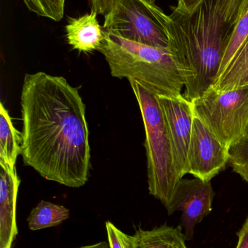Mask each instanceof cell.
<instances>
[{"label":"cell","mask_w":248,"mask_h":248,"mask_svg":"<svg viewBox=\"0 0 248 248\" xmlns=\"http://www.w3.org/2000/svg\"><path fill=\"white\" fill-rule=\"evenodd\" d=\"M25 166L64 186L88 181L90 147L86 106L78 89L62 77L26 74L20 95Z\"/></svg>","instance_id":"obj_1"},{"label":"cell","mask_w":248,"mask_h":248,"mask_svg":"<svg viewBox=\"0 0 248 248\" xmlns=\"http://www.w3.org/2000/svg\"><path fill=\"white\" fill-rule=\"evenodd\" d=\"M171 10L163 12L162 22L184 81L183 96L192 102L215 81L234 26L227 21L221 0H203L191 13Z\"/></svg>","instance_id":"obj_2"},{"label":"cell","mask_w":248,"mask_h":248,"mask_svg":"<svg viewBox=\"0 0 248 248\" xmlns=\"http://www.w3.org/2000/svg\"><path fill=\"white\" fill-rule=\"evenodd\" d=\"M104 31L99 51L112 77L134 80L157 97L182 95L184 81L169 48L136 43Z\"/></svg>","instance_id":"obj_3"},{"label":"cell","mask_w":248,"mask_h":248,"mask_svg":"<svg viewBox=\"0 0 248 248\" xmlns=\"http://www.w3.org/2000/svg\"><path fill=\"white\" fill-rule=\"evenodd\" d=\"M139 105L145 128L149 193L167 208L179 182L173 169L171 144L157 97L134 80L129 79Z\"/></svg>","instance_id":"obj_4"},{"label":"cell","mask_w":248,"mask_h":248,"mask_svg":"<svg viewBox=\"0 0 248 248\" xmlns=\"http://www.w3.org/2000/svg\"><path fill=\"white\" fill-rule=\"evenodd\" d=\"M191 103L195 116L227 147L248 136V86L222 93L211 86Z\"/></svg>","instance_id":"obj_5"},{"label":"cell","mask_w":248,"mask_h":248,"mask_svg":"<svg viewBox=\"0 0 248 248\" xmlns=\"http://www.w3.org/2000/svg\"><path fill=\"white\" fill-rule=\"evenodd\" d=\"M163 12L149 0H116L112 11L105 16L103 29L131 42L169 48L162 22Z\"/></svg>","instance_id":"obj_6"},{"label":"cell","mask_w":248,"mask_h":248,"mask_svg":"<svg viewBox=\"0 0 248 248\" xmlns=\"http://www.w3.org/2000/svg\"><path fill=\"white\" fill-rule=\"evenodd\" d=\"M167 126L172 153L173 174L178 182L186 174L188 150L195 119L192 104L183 94L157 97Z\"/></svg>","instance_id":"obj_7"},{"label":"cell","mask_w":248,"mask_h":248,"mask_svg":"<svg viewBox=\"0 0 248 248\" xmlns=\"http://www.w3.org/2000/svg\"><path fill=\"white\" fill-rule=\"evenodd\" d=\"M229 163V147L195 116L188 150L186 174L211 181Z\"/></svg>","instance_id":"obj_8"},{"label":"cell","mask_w":248,"mask_h":248,"mask_svg":"<svg viewBox=\"0 0 248 248\" xmlns=\"http://www.w3.org/2000/svg\"><path fill=\"white\" fill-rule=\"evenodd\" d=\"M215 192L211 181L199 178L179 181L173 199L166 208L168 215L182 211L181 227L186 240L193 238L195 227L212 211Z\"/></svg>","instance_id":"obj_9"},{"label":"cell","mask_w":248,"mask_h":248,"mask_svg":"<svg viewBox=\"0 0 248 248\" xmlns=\"http://www.w3.org/2000/svg\"><path fill=\"white\" fill-rule=\"evenodd\" d=\"M20 180L16 169L0 170V248H12L17 234L16 205Z\"/></svg>","instance_id":"obj_10"},{"label":"cell","mask_w":248,"mask_h":248,"mask_svg":"<svg viewBox=\"0 0 248 248\" xmlns=\"http://www.w3.org/2000/svg\"><path fill=\"white\" fill-rule=\"evenodd\" d=\"M98 13L92 10L77 18H70L65 27L67 42L79 52L90 53L99 50L105 38L99 24Z\"/></svg>","instance_id":"obj_11"},{"label":"cell","mask_w":248,"mask_h":248,"mask_svg":"<svg viewBox=\"0 0 248 248\" xmlns=\"http://www.w3.org/2000/svg\"><path fill=\"white\" fill-rule=\"evenodd\" d=\"M182 227H170L164 224L151 230L138 227L133 234L135 248H188Z\"/></svg>","instance_id":"obj_12"},{"label":"cell","mask_w":248,"mask_h":248,"mask_svg":"<svg viewBox=\"0 0 248 248\" xmlns=\"http://www.w3.org/2000/svg\"><path fill=\"white\" fill-rule=\"evenodd\" d=\"M21 133L13 125L7 109L0 104V166L16 169L17 156L21 153Z\"/></svg>","instance_id":"obj_13"},{"label":"cell","mask_w":248,"mask_h":248,"mask_svg":"<svg viewBox=\"0 0 248 248\" xmlns=\"http://www.w3.org/2000/svg\"><path fill=\"white\" fill-rule=\"evenodd\" d=\"M246 86H248V37L211 87L222 93Z\"/></svg>","instance_id":"obj_14"},{"label":"cell","mask_w":248,"mask_h":248,"mask_svg":"<svg viewBox=\"0 0 248 248\" xmlns=\"http://www.w3.org/2000/svg\"><path fill=\"white\" fill-rule=\"evenodd\" d=\"M69 210L62 205L42 201L28 217V225L32 231L56 227L69 218Z\"/></svg>","instance_id":"obj_15"},{"label":"cell","mask_w":248,"mask_h":248,"mask_svg":"<svg viewBox=\"0 0 248 248\" xmlns=\"http://www.w3.org/2000/svg\"><path fill=\"white\" fill-rule=\"evenodd\" d=\"M248 37V10L239 19L237 23L234 26L229 42L228 46L226 49L220 66L219 71L216 78H218L221 74L225 71L226 68L228 66L229 64L231 62V60L234 58L237 51L240 49V46L243 45Z\"/></svg>","instance_id":"obj_16"},{"label":"cell","mask_w":248,"mask_h":248,"mask_svg":"<svg viewBox=\"0 0 248 248\" xmlns=\"http://www.w3.org/2000/svg\"><path fill=\"white\" fill-rule=\"evenodd\" d=\"M28 10L40 17L60 21L64 16L66 0H23Z\"/></svg>","instance_id":"obj_17"},{"label":"cell","mask_w":248,"mask_h":248,"mask_svg":"<svg viewBox=\"0 0 248 248\" xmlns=\"http://www.w3.org/2000/svg\"><path fill=\"white\" fill-rule=\"evenodd\" d=\"M228 163L248 183V136L229 147Z\"/></svg>","instance_id":"obj_18"},{"label":"cell","mask_w":248,"mask_h":248,"mask_svg":"<svg viewBox=\"0 0 248 248\" xmlns=\"http://www.w3.org/2000/svg\"><path fill=\"white\" fill-rule=\"evenodd\" d=\"M108 242L111 248H135L134 235H128L116 228L111 221L106 222Z\"/></svg>","instance_id":"obj_19"},{"label":"cell","mask_w":248,"mask_h":248,"mask_svg":"<svg viewBox=\"0 0 248 248\" xmlns=\"http://www.w3.org/2000/svg\"><path fill=\"white\" fill-rule=\"evenodd\" d=\"M221 4L227 21L234 26L248 10V0H221Z\"/></svg>","instance_id":"obj_20"},{"label":"cell","mask_w":248,"mask_h":248,"mask_svg":"<svg viewBox=\"0 0 248 248\" xmlns=\"http://www.w3.org/2000/svg\"><path fill=\"white\" fill-rule=\"evenodd\" d=\"M93 11L105 16L115 7L116 0H90Z\"/></svg>","instance_id":"obj_21"},{"label":"cell","mask_w":248,"mask_h":248,"mask_svg":"<svg viewBox=\"0 0 248 248\" xmlns=\"http://www.w3.org/2000/svg\"><path fill=\"white\" fill-rule=\"evenodd\" d=\"M202 1L203 0H177L178 4L176 7L182 11L191 13L194 11Z\"/></svg>","instance_id":"obj_22"},{"label":"cell","mask_w":248,"mask_h":248,"mask_svg":"<svg viewBox=\"0 0 248 248\" xmlns=\"http://www.w3.org/2000/svg\"><path fill=\"white\" fill-rule=\"evenodd\" d=\"M237 236L238 243L236 248H248V217L241 230L237 233Z\"/></svg>","instance_id":"obj_23"},{"label":"cell","mask_w":248,"mask_h":248,"mask_svg":"<svg viewBox=\"0 0 248 248\" xmlns=\"http://www.w3.org/2000/svg\"><path fill=\"white\" fill-rule=\"evenodd\" d=\"M80 248H111L109 242H101V243H96L91 246H84Z\"/></svg>","instance_id":"obj_24"},{"label":"cell","mask_w":248,"mask_h":248,"mask_svg":"<svg viewBox=\"0 0 248 248\" xmlns=\"http://www.w3.org/2000/svg\"><path fill=\"white\" fill-rule=\"evenodd\" d=\"M149 1H152V2H155L156 0H149Z\"/></svg>","instance_id":"obj_25"}]
</instances>
